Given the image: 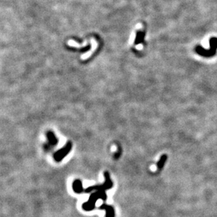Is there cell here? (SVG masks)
<instances>
[{
  "label": "cell",
  "mask_w": 217,
  "mask_h": 217,
  "mask_svg": "<svg viewBox=\"0 0 217 217\" xmlns=\"http://www.w3.org/2000/svg\"><path fill=\"white\" fill-rule=\"evenodd\" d=\"M105 183L103 185H94V186L92 187H89V188H86V189H83L82 188V183L80 180H77L74 182L73 187L74 191H75V193H89V192H91L94 190H97L98 191H105L107 189H110L113 187V183L112 181L110 179V177H109V174L108 172L105 171Z\"/></svg>",
  "instance_id": "obj_1"
},
{
  "label": "cell",
  "mask_w": 217,
  "mask_h": 217,
  "mask_svg": "<svg viewBox=\"0 0 217 217\" xmlns=\"http://www.w3.org/2000/svg\"><path fill=\"white\" fill-rule=\"evenodd\" d=\"M210 49H206L202 46H195V51L199 56L204 58H212L216 54L217 51V37H211L210 40Z\"/></svg>",
  "instance_id": "obj_2"
},
{
  "label": "cell",
  "mask_w": 217,
  "mask_h": 217,
  "mask_svg": "<svg viewBox=\"0 0 217 217\" xmlns=\"http://www.w3.org/2000/svg\"><path fill=\"white\" fill-rule=\"evenodd\" d=\"M72 148V144L70 142H68L65 147L63 148V149H61L59 150V151L54 154L53 157H54V159L57 162H60L63 160L66 155L69 153V152L70 151Z\"/></svg>",
  "instance_id": "obj_3"
},
{
  "label": "cell",
  "mask_w": 217,
  "mask_h": 217,
  "mask_svg": "<svg viewBox=\"0 0 217 217\" xmlns=\"http://www.w3.org/2000/svg\"><path fill=\"white\" fill-rule=\"evenodd\" d=\"M99 209H105L106 210L107 214H106V217H114L115 214H114V210L111 206H108L106 205V204H103V205L100 206L99 207Z\"/></svg>",
  "instance_id": "obj_4"
},
{
  "label": "cell",
  "mask_w": 217,
  "mask_h": 217,
  "mask_svg": "<svg viewBox=\"0 0 217 217\" xmlns=\"http://www.w3.org/2000/svg\"><path fill=\"white\" fill-rule=\"evenodd\" d=\"M166 159H167V156H166V155H162L161 158H160V160H159V162H158V164H157V166H158L159 170H161V169L163 168V166H164V164H165V162H166Z\"/></svg>",
  "instance_id": "obj_5"
}]
</instances>
